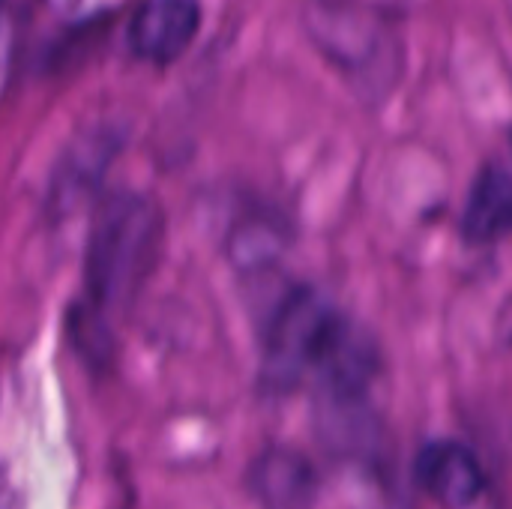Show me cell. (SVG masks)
Returning a JSON list of instances; mask_svg holds the SVG:
<instances>
[{
  "label": "cell",
  "mask_w": 512,
  "mask_h": 509,
  "mask_svg": "<svg viewBox=\"0 0 512 509\" xmlns=\"http://www.w3.org/2000/svg\"><path fill=\"white\" fill-rule=\"evenodd\" d=\"M512 219V180L504 165H486L477 177L468 207L462 213V234L468 243H492Z\"/></svg>",
  "instance_id": "8992f818"
},
{
  "label": "cell",
  "mask_w": 512,
  "mask_h": 509,
  "mask_svg": "<svg viewBox=\"0 0 512 509\" xmlns=\"http://www.w3.org/2000/svg\"><path fill=\"white\" fill-rule=\"evenodd\" d=\"M201 9L195 0H147L129 27L132 51L150 63L177 60L195 39Z\"/></svg>",
  "instance_id": "5b68a950"
},
{
  "label": "cell",
  "mask_w": 512,
  "mask_h": 509,
  "mask_svg": "<svg viewBox=\"0 0 512 509\" xmlns=\"http://www.w3.org/2000/svg\"><path fill=\"white\" fill-rule=\"evenodd\" d=\"M75 342L84 354L90 357H105V348H108V327L102 324L99 312H90V309H81L75 315Z\"/></svg>",
  "instance_id": "52a82bcc"
},
{
  "label": "cell",
  "mask_w": 512,
  "mask_h": 509,
  "mask_svg": "<svg viewBox=\"0 0 512 509\" xmlns=\"http://www.w3.org/2000/svg\"><path fill=\"white\" fill-rule=\"evenodd\" d=\"M249 495L264 509H312L318 498L315 465L288 447L264 450L246 474Z\"/></svg>",
  "instance_id": "277c9868"
},
{
  "label": "cell",
  "mask_w": 512,
  "mask_h": 509,
  "mask_svg": "<svg viewBox=\"0 0 512 509\" xmlns=\"http://www.w3.org/2000/svg\"><path fill=\"white\" fill-rule=\"evenodd\" d=\"M339 312L312 291H294L273 315L267 333V378L279 387L312 372Z\"/></svg>",
  "instance_id": "7a4b0ae2"
},
{
  "label": "cell",
  "mask_w": 512,
  "mask_h": 509,
  "mask_svg": "<svg viewBox=\"0 0 512 509\" xmlns=\"http://www.w3.org/2000/svg\"><path fill=\"white\" fill-rule=\"evenodd\" d=\"M162 243V216L141 195H111L90 231L87 291L96 306L126 303L156 264Z\"/></svg>",
  "instance_id": "6da1fadb"
},
{
  "label": "cell",
  "mask_w": 512,
  "mask_h": 509,
  "mask_svg": "<svg viewBox=\"0 0 512 509\" xmlns=\"http://www.w3.org/2000/svg\"><path fill=\"white\" fill-rule=\"evenodd\" d=\"M417 483L444 507H471L483 489L486 474L471 447L459 441H432L417 456Z\"/></svg>",
  "instance_id": "3957f363"
}]
</instances>
